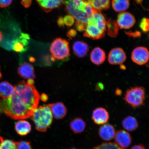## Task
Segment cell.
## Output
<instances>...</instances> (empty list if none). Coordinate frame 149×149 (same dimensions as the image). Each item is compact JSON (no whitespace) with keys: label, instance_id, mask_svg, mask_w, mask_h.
Listing matches in <instances>:
<instances>
[{"label":"cell","instance_id":"obj_40","mask_svg":"<svg viewBox=\"0 0 149 149\" xmlns=\"http://www.w3.org/2000/svg\"><path fill=\"white\" fill-rule=\"evenodd\" d=\"M3 37V35L1 31H0V43H1Z\"/></svg>","mask_w":149,"mask_h":149},{"label":"cell","instance_id":"obj_22","mask_svg":"<svg viewBox=\"0 0 149 149\" xmlns=\"http://www.w3.org/2000/svg\"><path fill=\"white\" fill-rule=\"evenodd\" d=\"M86 124L82 119L76 118L72 120L70 123V126L72 131L75 134L82 133L84 130Z\"/></svg>","mask_w":149,"mask_h":149},{"label":"cell","instance_id":"obj_6","mask_svg":"<svg viewBox=\"0 0 149 149\" xmlns=\"http://www.w3.org/2000/svg\"><path fill=\"white\" fill-rule=\"evenodd\" d=\"M145 100V91L142 87H132L125 94L124 100L132 107H139L144 104Z\"/></svg>","mask_w":149,"mask_h":149},{"label":"cell","instance_id":"obj_9","mask_svg":"<svg viewBox=\"0 0 149 149\" xmlns=\"http://www.w3.org/2000/svg\"><path fill=\"white\" fill-rule=\"evenodd\" d=\"M117 23L121 29H129L133 27L136 23L135 19L130 13H120L117 16Z\"/></svg>","mask_w":149,"mask_h":149},{"label":"cell","instance_id":"obj_44","mask_svg":"<svg viewBox=\"0 0 149 149\" xmlns=\"http://www.w3.org/2000/svg\"></svg>","mask_w":149,"mask_h":149},{"label":"cell","instance_id":"obj_7","mask_svg":"<svg viewBox=\"0 0 149 149\" xmlns=\"http://www.w3.org/2000/svg\"><path fill=\"white\" fill-rule=\"evenodd\" d=\"M131 59L135 64L139 65L146 64L149 59V51L144 47H138L132 51Z\"/></svg>","mask_w":149,"mask_h":149},{"label":"cell","instance_id":"obj_12","mask_svg":"<svg viewBox=\"0 0 149 149\" xmlns=\"http://www.w3.org/2000/svg\"><path fill=\"white\" fill-rule=\"evenodd\" d=\"M43 10L46 13L58 8L64 3L65 0H36Z\"/></svg>","mask_w":149,"mask_h":149},{"label":"cell","instance_id":"obj_14","mask_svg":"<svg viewBox=\"0 0 149 149\" xmlns=\"http://www.w3.org/2000/svg\"><path fill=\"white\" fill-rule=\"evenodd\" d=\"M100 136L103 140L109 141L115 137L116 132L114 127L111 124H105L99 130Z\"/></svg>","mask_w":149,"mask_h":149},{"label":"cell","instance_id":"obj_26","mask_svg":"<svg viewBox=\"0 0 149 149\" xmlns=\"http://www.w3.org/2000/svg\"><path fill=\"white\" fill-rule=\"evenodd\" d=\"M92 149H125L117 144L116 143H104L95 147Z\"/></svg>","mask_w":149,"mask_h":149},{"label":"cell","instance_id":"obj_41","mask_svg":"<svg viewBox=\"0 0 149 149\" xmlns=\"http://www.w3.org/2000/svg\"><path fill=\"white\" fill-rule=\"evenodd\" d=\"M2 78V74L1 72V67H0V79H1Z\"/></svg>","mask_w":149,"mask_h":149},{"label":"cell","instance_id":"obj_20","mask_svg":"<svg viewBox=\"0 0 149 149\" xmlns=\"http://www.w3.org/2000/svg\"><path fill=\"white\" fill-rule=\"evenodd\" d=\"M93 8L98 11L107 10L110 6L111 0H88Z\"/></svg>","mask_w":149,"mask_h":149},{"label":"cell","instance_id":"obj_2","mask_svg":"<svg viewBox=\"0 0 149 149\" xmlns=\"http://www.w3.org/2000/svg\"><path fill=\"white\" fill-rule=\"evenodd\" d=\"M65 9L69 14L76 21L87 25L94 9L86 0H66L64 2Z\"/></svg>","mask_w":149,"mask_h":149},{"label":"cell","instance_id":"obj_5","mask_svg":"<svg viewBox=\"0 0 149 149\" xmlns=\"http://www.w3.org/2000/svg\"><path fill=\"white\" fill-rule=\"evenodd\" d=\"M50 51L53 58L63 60L70 55L69 43L65 39L56 38L51 44Z\"/></svg>","mask_w":149,"mask_h":149},{"label":"cell","instance_id":"obj_19","mask_svg":"<svg viewBox=\"0 0 149 149\" xmlns=\"http://www.w3.org/2000/svg\"><path fill=\"white\" fill-rule=\"evenodd\" d=\"M14 87L7 81L0 83V97L3 99L8 98L12 95L14 92Z\"/></svg>","mask_w":149,"mask_h":149},{"label":"cell","instance_id":"obj_1","mask_svg":"<svg viewBox=\"0 0 149 149\" xmlns=\"http://www.w3.org/2000/svg\"><path fill=\"white\" fill-rule=\"evenodd\" d=\"M40 98L33 84L20 81L12 96L0 101V113L15 120L29 118L38 107Z\"/></svg>","mask_w":149,"mask_h":149},{"label":"cell","instance_id":"obj_35","mask_svg":"<svg viewBox=\"0 0 149 149\" xmlns=\"http://www.w3.org/2000/svg\"><path fill=\"white\" fill-rule=\"evenodd\" d=\"M58 25L60 27L64 26V19L62 17H61L58 18L57 22Z\"/></svg>","mask_w":149,"mask_h":149},{"label":"cell","instance_id":"obj_25","mask_svg":"<svg viewBox=\"0 0 149 149\" xmlns=\"http://www.w3.org/2000/svg\"><path fill=\"white\" fill-rule=\"evenodd\" d=\"M0 149H17L16 142L12 140H5L0 136Z\"/></svg>","mask_w":149,"mask_h":149},{"label":"cell","instance_id":"obj_16","mask_svg":"<svg viewBox=\"0 0 149 149\" xmlns=\"http://www.w3.org/2000/svg\"><path fill=\"white\" fill-rule=\"evenodd\" d=\"M106 54L105 51L102 48L96 47L93 49L90 54V59L93 64L100 65L105 61Z\"/></svg>","mask_w":149,"mask_h":149},{"label":"cell","instance_id":"obj_29","mask_svg":"<svg viewBox=\"0 0 149 149\" xmlns=\"http://www.w3.org/2000/svg\"><path fill=\"white\" fill-rule=\"evenodd\" d=\"M64 25H66L67 27H71L74 25V23L75 19L70 15H67L63 17Z\"/></svg>","mask_w":149,"mask_h":149},{"label":"cell","instance_id":"obj_38","mask_svg":"<svg viewBox=\"0 0 149 149\" xmlns=\"http://www.w3.org/2000/svg\"><path fill=\"white\" fill-rule=\"evenodd\" d=\"M104 88V86L102 84L98 83L97 85L96 89L98 91H102Z\"/></svg>","mask_w":149,"mask_h":149},{"label":"cell","instance_id":"obj_32","mask_svg":"<svg viewBox=\"0 0 149 149\" xmlns=\"http://www.w3.org/2000/svg\"><path fill=\"white\" fill-rule=\"evenodd\" d=\"M32 1V0H22L21 3L25 8H28L31 6Z\"/></svg>","mask_w":149,"mask_h":149},{"label":"cell","instance_id":"obj_24","mask_svg":"<svg viewBox=\"0 0 149 149\" xmlns=\"http://www.w3.org/2000/svg\"><path fill=\"white\" fill-rule=\"evenodd\" d=\"M108 35L111 37H116L118 35L119 27L115 20L109 19L107 23Z\"/></svg>","mask_w":149,"mask_h":149},{"label":"cell","instance_id":"obj_23","mask_svg":"<svg viewBox=\"0 0 149 149\" xmlns=\"http://www.w3.org/2000/svg\"><path fill=\"white\" fill-rule=\"evenodd\" d=\"M130 6L129 0H113L112 6L117 12H124Z\"/></svg>","mask_w":149,"mask_h":149},{"label":"cell","instance_id":"obj_18","mask_svg":"<svg viewBox=\"0 0 149 149\" xmlns=\"http://www.w3.org/2000/svg\"><path fill=\"white\" fill-rule=\"evenodd\" d=\"M15 130L20 136H25L30 133L31 130V124L28 121L20 120L15 124Z\"/></svg>","mask_w":149,"mask_h":149},{"label":"cell","instance_id":"obj_21","mask_svg":"<svg viewBox=\"0 0 149 149\" xmlns=\"http://www.w3.org/2000/svg\"><path fill=\"white\" fill-rule=\"evenodd\" d=\"M122 124L125 129L128 131H133L138 127L139 124L135 117L131 116H128L122 121Z\"/></svg>","mask_w":149,"mask_h":149},{"label":"cell","instance_id":"obj_10","mask_svg":"<svg viewBox=\"0 0 149 149\" xmlns=\"http://www.w3.org/2000/svg\"><path fill=\"white\" fill-rule=\"evenodd\" d=\"M109 116L107 110L103 107L96 108L93 111L92 119L97 125L105 124L109 121Z\"/></svg>","mask_w":149,"mask_h":149},{"label":"cell","instance_id":"obj_17","mask_svg":"<svg viewBox=\"0 0 149 149\" xmlns=\"http://www.w3.org/2000/svg\"><path fill=\"white\" fill-rule=\"evenodd\" d=\"M74 54L76 56L82 58L85 56L88 53L89 47L88 44L81 41H77L72 46Z\"/></svg>","mask_w":149,"mask_h":149},{"label":"cell","instance_id":"obj_4","mask_svg":"<svg viewBox=\"0 0 149 149\" xmlns=\"http://www.w3.org/2000/svg\"><path fill=\"white\" fill-rule=\"evenodd\" d=\"M31 119L37 130L46 132L51 125L53 120V115L48 104L37 107L31 116Z\"/></svg>","mask_w":149,"mask_h":149},{"label":"cell","instance_id":"obj_33","mask_svg":"<svg viewBox=\"0 0 149 149\" xmlns=\"http://www.w3.org/2000/svg\"><path fill=\"white\" fill-rule=\"evenodd\" d=\"M77 35V32L75 30L73 29H71L67 33V36L70 39L75 37Z\"/></svg>","mask_w":149,"mask_h":149},{"label":"cell","instance_id":"obj_3","mask_svg":"<svg viewBox=\"0 0 149 149\" xmlns=\"http://www.w3.org/2000/svg\"><path fill=\"white\" fill-rule=\"evenodd\" d=\"M107 23L105 16L100 11L94 9L86 27L84 36L94 40L103 38L107 29Z\"/></svg>","mask_w":149,"mask_h":149},{"label":"cell","instance_id":"obj_34","mask_svg":"<svg viewBox=\"0 0 149 149\" xmlns=\"http://www.w3.org/2000/svg\"><path fill=\"white\" fill-rule=\"evenodd\" d=\"M127 34L130 36L134 37H138L141 36V33L139 31H136L133 33H127Z\"/></svg>","mask_w":149,"mask_h":149},{"label":"cell","instance_id":"obj_31","mask_svg":"<svg viewBox=\"0 0 149 149\" xmlns=\"http://www.w3.org/2000/svg\"><path fill=\"white\" fill-rule=\"evenodd\" d=\"M13 0H0V7L5 8L10 5Z\"/></svg>","mask_w":149,"mask_h":149},{"label":"cell","instance_id":"obj_37","mask_svg":"<svg viewBox=\"0 0 149 149\" xmlns=\"http://www.w3.org/2000/svg\"><path fill=\"white\" fill-rule=\"evenodd\" d=\"M41 100L43 102H46L48 99V97L46 94H43L40 97Z\"/></svg>","mask_w":149,"mask_h":149},{"label":"cell","instance_id":"obj_43","mask_svg":"<svg viewBox=\"0 0 149 149\" xmlns=\"http://www.w3.org/2000/svg\"><path fill=\"white\" fill-rule=\"evenodd\" d=\"M74 149V148H72V149Z\"/></svg>","mask_w":149,"mask_h":149},{"label":"cell","instance_id":"obj_42","mask_svg":"<svg viewBox=\"0 0 149 149\" xmlns=\"http://www.w3.org/2000/svg\"><path fill=\"white\" fill-rule=\"evenodd\" d=\"M146 66L148 67V68H149V60L148 61V62H147V63H146Z\"/></svg>","mask_w":149,"mask_h":149},{"label":"cell","instance_id":"obj_30","mask_svg":"<svg viewBox=\"0 0 149 149\" xmlns=\"http://www.w3.org/2000/svg\"><path fill=\"white\" fill-rule=\"evenodd\" d=\"M86 25L80 23V22H76L75 26L76 29L78 31H85L86 27Z\"/></svg>","mask_w":149,"mask_h":149},{"label":"cell","instance_id":"obj_36","mask_svg":"<svg viewBox=\"0 0 149 149\" xmlns=\"http://www.w3.org/2000/svg\"><path fill=\"white\" fill-rule=\"evenodd\" d=\"M131 149H146L145 147L141 145H135L132 147Z\"/></svg>","mask_w":149,"mask_h":149},{"label":"cell","instance_id":"obj_28","mask_svg":"<svg viewBox=\"0 0 149 149\" xmlns=\"http://www.w3.org/2000/svg\"><path fill=\"white\" fill-rule=\"evenodd\" d=\"M17 149H32L30 142L26 141L16 142Z\"/></svg>","mask_w":149,"mask_h":149},{"label":"cell","instance_id":"obj_11","mask_svg":"<svg viewBox=\"0 0 149 149\" xmlns=\"http://www.w3.org/2000/svg\"><path fill=\"white\" fill-rule=\"evenodd\" d=\"M114 138L116 144L123 148H128L131 144V136L129 133L125 130H118L115 134Z\"/></svg>","mask_w":149,"mask_h":149},{"label":"cell","instance_id":"obj_15","mask_svg":"<svg viewBox=\"0 0 149 149\" xmlns=\"http://www.w3.org/2000/svg\"><path fill=\"white\" fill-rule=\"evenodd\" d=\"M52 115L56 119H62L66 116L67 110L64 104L61 102L49 104Z\"/></svg>","mask_w":149,"mask_h":149},{"label":"cell","instance_id":"obj_27","mask_svg":"<svg viewBox=\"0 0 149 149\" xmlns=\"http://www.w3.org/2000/svg\"><path fill=\"white\" fill-rule=\"evenodd\" d=\"M139 27L143 32H147L149 31V19L144 18L141 20Z\"/></svg>","mask_w":149,"mask_h":149},{"label":"cell","instance_id":"obj_39","mask_svg":"<svg viewBox=\"0 0 149 149\" xmlns=\"http://www.w3.org/2000/svg\"><path fill=\"white\" fill-rule=\"evenodd\" d=\"M115 94L117 96H120L122 94V91L120 89H117L115 91Z\"/></svg>","mask_w":149,"mask_h":149},{"label":"cell","instance_id":"obj_13","mask_svg":"<svg viewBox=\"0 0 149 149\" xmlns=\"http://www.w3.org/2000/svg\"><path fill=\"white\" fill-rule=\"evenodd\" d=\"M19 74L24 79H33L35 78L34 68L31 64L24 63L19 67L18 68Z\"/></svg>","mask_w":149,"mask_h":149},{"label":"cell","instance_id":"obj_8","mask_svg":"<svg viewBox=\"0 0 149 149\" xmlns=\"http://www.w3.org/2000/svg\"><path fill=\"white\" fill-rule=\"evenodd\" d=\"M125 52L122 48L117 47L112 49L108 55V61L112 65H122L126 60Z\"/></svg>","mask_w":149,"mask_h":149}]
</instances>
